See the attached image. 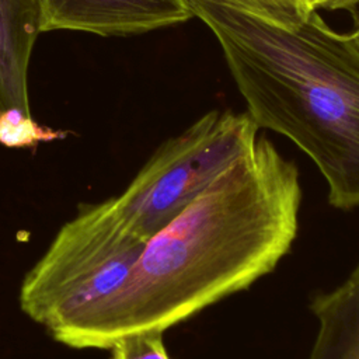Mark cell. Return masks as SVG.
<instances>
[{"mask_svg": "<svg viewBox=\"0 0 359 359\" xmlns=\"http://www.w3.org/2000/svg\"><path fill=\"white\" fill-rule=\"evenodd\" d=\"M41 32L67 29L123 36L194 17L187 0H41Z\"/></svg>", "mask_w": 359, "mask_h": 359, "instance_id": "5", "label": "cell"}, {"mask_svg": "<svg viewBox=\"0 0 359 359\" xmlns=\"http://www.w3.org/2000/svg\"><path fill=\"white\" fill-rule=\"evenodd\" d=\"M41 0H0V111L31 114L28 66L41 34Z\"/></svg>", "mask_w": 359, "mask_h": 359, "instance_id": "6", "label": "cell"}, {"mask_svg": "<svg viewBox=\"0 0 359 359\" xmlns=\"http://www.w3.org/2000/svg\"><path fill=\"white\" fill-rule=\"evenodd\" d=\"M296 164L266 139L146 245L121 287L53 338L111 348L121 337L189 320L272 272L299 233Z\"/></svg>", "mask_w": 359, "mask_h": 359, "instance_id": "1", "label": "cell"}, {"mask_svg": "<svg viewBox=\"0 0 359 359\" xmlns=\"http://www.w3.org/2000/svg\"><path fill=\"white\" fill-rule=\"evenodd\" d=\"M325 1H327V0H307V3H309V6H310L311 10L323 8V6H324Z\"/></svg>", "mask_w": 359, "mask_h": 359, "instance_id": "13", "label": "cell"}, {"mask_svg": "<svg viewBox=\"0 0 359 359\" xmlns=\"http://www.w3.org/2000/svg\"><path fill=\"white\" fill-rule=\"evenodd\" d=\"M163 335L161 330L126 334L111 345V359H170Z\"/></svg>", "mask_w": 359, "mask_h": 359, "instance_id": "10", "label": "cell"}, {"mask_svg": "<svg viewBox=\"0 0 359 359\" xmlns=\"http://www.w3.org/2000/svg\"><path fill=\"white\" fill-rule=\"evenodd\" d=\"M317 331L307 359H359V262L334 289L310 302Z\"/></svg>", "mask_w": 359, "mask_h": 359, "instance_id": "7", "label": "cell"}, {"mask_svg": "<svg viewBox=\"0 0 359 359\" xmlns=\"http://www.w3.org/2000/svg\"><path fill=\"white\" fill-rule=\"evenodd\" d=\"M258 129L248 112H206L165 140L112 198L116 215L147 241L254 149Z\"/></svg>", "mask_w": 359, "mask_h": 359, "instance_id": "4", "label": "cell"}, {"mask_svg": "<svg viewBox=\"0 0 359 359\" xmlns=\"http://www.w3.org/2000/svg\"><path fill=\"white\" fill-rule=\"evenodd\" d=\"M144 245L112 198L81 206L22 280V311L52 335L80 321L121 287Z\"/></svg>", "mask_w": 359, "mask_h": 359, "instance_id": "3", "label": "cell"}, {"mask_svg": "<svg viewBox=\"0 0 359 359\" xmlns=\"http://www.w3.org/2000/svg\"><path fill=\"white\" fill-rule=\"evenodd\" d=\"M269 22L292 28L313 11L307 0H223Z\"/></svg>", "mask_w": 359, "mask_h": 359, "instance_id": "9", "label": "cell"}, {"mask_svg": "<svg viewBox=\"0 0 359 359\" xmlns=\"http://www.w3.org/2000/svg\"><path fill=\"white\" fill-rule=\"evenodd\" d=\"M217 39L258 128L292 140L318 168L328 203L359 208V39L313 10L286 28L223 0H187Z\"/></svg>", "mask_w": 359, "mask_h": 359, "instance_id": "2", "label": "cell"}, {"mask_svg": "<svg viewBox=\"0 0 359 359\" xmlns=\"http://www.w3.org/2000/svg\"><path fill=\"white\" fill-rule=\"evenodd\" d=\"M356 7H359V0H327L323 6V8L346 10V11H352Z\"/></svg>", "mask_w": 359, "mask_h": 359, "instance_id": "11", "label": "cell"}, {"mask_svg": "<svg viewBox=\"0 0 359 359\" xmlns=\"http://www.w3.org/2000/svg\"><path fill=\"white\" fill-rule=\"evenodd\" d=\"M66 132L39 125L31 114L17 108L0 111V143L6 147H35L41 142H52Z\"/></svg>", "mask_w": 359, "mask_h": 359, "instance_id": "8", "label": "cell"}, {"mask_svg": "<svg viewBox=\"0 0 359 359\" xmlns=\"http://www.w3.org/2000/svg\"><path fill=\"white\" fill-rule=\"evenodd\" d=\"M351 13H352L353 21H355V29H353V32L356 34V36H358V39H359V7H356V8L352 10Z\"/></svg>", "mask_w": 359, "mask_h": 359, "instance_id": "12", "label": "cell"}]
</instances>
